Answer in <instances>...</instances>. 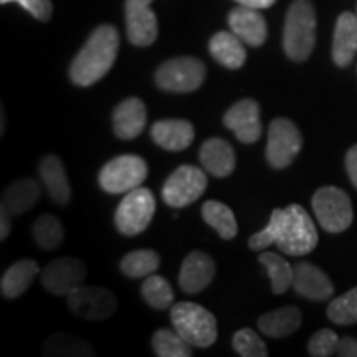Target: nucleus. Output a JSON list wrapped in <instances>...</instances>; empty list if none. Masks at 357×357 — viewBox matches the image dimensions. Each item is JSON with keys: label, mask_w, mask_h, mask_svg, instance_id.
Wrapping results in <instances>:
<instances>
[{"label": "nucleus", "mask_w": 357, "mask_h": 357, "mask_svg": "<svg viewBox=\"0 0 357 357\" xmlns=\"http://www.w3.org/2000/svg\"><path fill=\"white\" fill-rule=\"evenodd\" d=\"M199 159L205 171L213 177L225 178L235 171V151L222 137H211L200 146Z\"/></svg>", "instance_id": "obj_20"}, {"label": "nucleus", "mask_w": 357, "mask_h": 357, "mask_svg": "<svg viewBox=\"0 0 357 357\" xmlns=\"http://www.w3.org/2000/svg\"><path fill=\"white\" fill-rule=\"evenodd\" d=\"M336 352L341 357H357V341L354 337L339 339Z\"/></svg>", "instance_id": "obj_39"}, {"label": "nucleus", "mask_w": 357, "mask_h": 357, "mask_svg": "<svg viewBox=\"0 0 357 357\" xmlns=\"http://www.w3.org/2000/svg\"><path fill=\"white\" fill-rule=\"evenodd\" d=\"M346 169H347V174H349L351 182L354 184V187L357 189V144L347 151Z\"/></svg>", "instance_id": "obj_40"}, {"label": "nucleus", "mask_w": 357, "mask_h": 357, "mask_svg": "<svg viewBox=\"0 0 357 357\" xmlns=\"http://www.w3.org/2000/svg\"><path fill=\"white\" fill-rule=\"evenodd\" d=\"M229 26L236 37L250 47H261L266 42L268 26L258 8L240 6L229 13Z\"/></svg>", "instance_id": "obj_17"}, {"label": "nucleus", "mask_w": 357, "mask_h": 357, "mask_svg": "<svg viewBox=\"0 0 357 357\" xmlns=\"http://www.w3.org/2000/svg\"><path fill=\"white\" fill-rule=\"evenodd\" d=\"M303 137L300 129L287 118H276L268 128L266 160L273 169H287L300 154Z\"/></svg>", "instance_id": "obj_10"}, {"label": "nucleus", "mask_w": 357, "mask_h": 357, "mask_svg": "<svg viewBox=\"0 0 357 357\" xmlns=\"http://www.w3.org/2000/svg\"><path fill=\"white\" fill-rule=\"evenodd\" d=\"M147 123L146 105L139 98H128L113 111V129L119 139H136L144 131Z\"/></svg>", "instance_id": "obj_18"}, {"label": "nucleus", "mask_w": 357, "mask_h": 357, "mask_svg": "<svg viewBox=\"0 0 357 357\" xmlns=\"http://www.w3.org/2000/svg\"><path fill=\"white\" fill-rule=\"evenodd\" d=\"M147 177L146 160L134 154H124L111 159L101 169L98 182L106 194H128L137 187Z\"/></svg>", "instance_id": "obj_5"}, {"label": "nucleus", "mask_w": 357, "mask_h": 357, "mask_svg": "<svg viewBox=\"0 0 357 357\" xmlns=\"http://www.w3.org/2000/svg\"><path fill=\"white\" fill-rule=\"evenodd\" d=\"M234 349L243 357H266L268 349L253 329H240L234 336Z\"/></svg>", "instance_id": "obj_36"}, {"label": "nucleus", "mask_w": 357, "mask_h": 357, "mask_svg": "<svg viewBox=\"0 0 357 357\" xmlns=\"http://www.w3.org/2000/svg\"><path fill=\"white\" fill-rule=\"evenodd\" d=\"M208 52L213 60L229 70L242 68L247 60L243 42L234 32H218L211 38Z\"/></svg>", "instance_id": "obj_23"}, {"label": "nucleus", "mask_w": 357, "mask_h": 357, "mask_svg": "<svg viewBox=\"0 0 357 357\" xmlns=\"http://www.w3.org/2000/svg\"><path fill=\"white\" fill-rule=\"evenodd\" d=\"M339 337L333 329H321L307 342V352L314 357H329L337 351Z\"/></svg>", "instance_id": "obj_37"}, {"label": "nucleus", "mask_w": 357, "mask_h": 357, "mask_svg": "<svg viewBox=\"0 0 357 357\" xmlns=\"http://www.w3.org/2000/svg\"><path fill=\"white\" fill-rule=\"evenodd\" d=\"M155 212V199L153 192L146 187H137L128 192L118 205L114 213V223L119 234L126 236L139 235L153 222Z\"/></svg>", "instance_id": "obj_7"}, {"label": "nucleus", "mask_w": 357, "mask_h": 357, "mask_svg": "<svg viewBox=\"0 0 357 357\" xmlns=\"http://www.w3.org/2000/svg\"><path fill=\"white\" fill-rule=\"evenodd\" d=\"M17 2L19 6L25 8L30 15H33L37 20L48 22L52 17L53 6L52 0H0V3H10Z\"/></svg>", "instance_id": "obj_38"}, {"label": "nucleus", "mask_w": 357, "mask_h": 357, "mask_svg": "<svg viewBox=\"0 0 357 357\" xmlns=\"http://www.w3.org/2000/svg\"><path fill=\"white\" fill-rule=\"evenodd\" d=\"M155 84L169 93H190L202 86L205 65L194 56H178L164 61L154 75Z\"/></svg>", "instance_id": "obj_8"}, {"label": "nucleus", "mask_w": 357, "mask_h": 357, "mask_svg": "<svg viewBox=\"0 0 357 357\" xmlns=\"http://www.w3.org/2000/svg\"><path fill=\"white\" fill-rule=\"evenodd\" d=\"M207 184V176L202 169L184 164L167 177L162 187V200L174 208H184L202 197Z\"/></svg>", "instance_id": "obj_9"}, {"label": "nucleus", "mask_w": 357, "mask_h": 357, "mask_svg": "<svg viewBox=\"0 0 357 357\" xmlns=\"http://www.w3.org/2000/svg\"><path fill=\"white\" fill-rule=\"evenodd\" d=\"M68 307L79 318L88 321H102L114 314L118 301L109 289L82 284L68 296Z\"/></svg>", "instance_id": "obj_11"}, {"label": "nucleus", "mask_w": 357, "mask_h": 357, "mask_svg": "<svg viewBox=\"0 0 357 357\" xmlns=\"http://www.w3.org/2000/svg\"><path fill=\"white\" fill-rule=\"evenodd\" d=\"M160 265V257L154 250H136L121 260V271L129 278H146Z\"/></svg>", "instance_id": "obj_31"}, {"label": "nucleus", "mask_w": 357, "mask_h": 357, "mask_svg": "<svg viewBox=\"0 0 357 357\" xmlns=\"http://www.w3.org/2000/svg\"><path fill=\"white\" fill-rule=\"evenodd\" d=\"M202 218L223 240H231L236 236L238 225L229 205L218 200H208L202 205Z\"/></svg>", "instance_id": "obj_27"}, {"label": "nucleus", "mask_w": 357, "mask_h": 357, "mask_svg": "<svg viewBox=\"0 0 357 357\" xmlns=\"http://www.w3.org/2000/svg\"><path fill=\"white\" fill-rule=\"evenodd\" d=\"M316 43V12L310 0H293L283 30V50L293 61L310 58Z\"/></svg>", "instance_id": "obj_2"}, {"label": "nucleus", "mask_w": 357, "mask_h": 357, "mask_svg": "<svg viewBox=\"0 0 357 357\" xmlns=\"http://www.w3.org/2000/svg\"><path fill=\"white\" fill-rule=\"evenodd\" d=\"M40 199V185L33 178H19L7 187L2 197V207L12 215L32 211Z\"/></svg>", "instance_id": "obj_24"}, {"label": "nucleus", "mask_w": 357, "mask_h": 357, "mask_svg": "<svg viewBox=\"0 0 357 357\" xmlns=\"http://www.w3.org/2000/svg\"><path fill=\"white\" fill-rule=\"evenodd\" d=\"M43 356H95V352L82 339L55 334L43 344Z\"/></svg>", "instance_id": "obj_33"}, {"label": "nucleus", "mask_w": 357, "mask_h": 357, "mask_svg": "<svg viewBox=\"0 0 357 357\" xmlns=\"http://www.w3.org/2000/svg\"><path fill=\"white\" fill-rule=\"evenodd\" d=\"M139 2H142V3H149V6H151V3H153V0H139Z\"/></svg>", "instance_id": "obj_43"}, {"label": "nucleus", "mask_w": 357, "mask_h": 357, "mask_svg": "<svg viewBox=\"0 0 357 357\" xmlns=\"http://www.w3.org/2000/svg\"><path fill=\"white\" fill-rule=\"evenodd\" d=\"M40 178L52 200L58 205H66L71 199V185L65 166L56 155H45L40 162Z\"/></svg>", "instance_id": "obj_22"}, {"label": "nucleus", "mask_w": 357, "mask_h": 357, "mask_svg": "<svg viewBox=\"0 0 357 357\" xmlns=\"http://www.w3.org/2000/svg\"><path fill=\"white\" fill-rule=\"evenodd\" d=\"M215 278V261L207 253L195 252L189 253L182 263L178 273V284L182 291L189 294H197L208 287Z\"/></svg>", "instance_id": "obj_15"}, {"label": "nucleus", "mask_w": 357, "mask_h": 357, "mask_svg": "<svg viewBox=\"0 0 357 357\" xmlns=\"http://www.w3.org/2000/svg\"><path fill=\"white\" fill-rule=\"evenodd\" d=\"M119 50V33L113 25H101L89 35L88 42L70 65V79L86 88L100 82L113 68Z\"/></svg>", "instance_id": "obj_1"}, {"label": "nucleus", "mask_w": 357, "mask_h": 357, "mask_svg": "<svg viewBox=\"0 0 357 357\" xmlns=\"http://www.w3.org/2000/svg\"><path fill=\"white\" fill-rule=\"evenodd\" d=\"M283 218L284 208H275L265 229L250 236V248L255 250V252H263V250H266L270 245H276L281 235V230H283Z\"/></svg>", "instance_id": "obj_35"}, {"label": "nucleus", "mask_w": 357, "mask_h": 357, "mask_svg": "<svg viewBox=\"0 0 357 357\" xmlns=\"http://www.w3.org/2000/svg\"><path fill=\"white\" fill-rule=\"evenodd\" d=\"M357 53V17L351 12L339 15L333 38V60L341 68L351 65Z\"/></svg>", "instance_id": "obj_21"}, {"label": "nucleus", "mask_w": 357, "mask_h": 357, "mask_svg": "<svg viewBox=\"0 0 357 357\" xmlns=\"http://www.w3.org/2000/svg\"><path fill=\"white\" fill-rule=\"evenodd\" d=\"M328 318L341 326L357 323V287L331 301L328 306Z\"/></svg>", "instance_id": "obj_34"}, {"label": "nucleus", "mask_w": 357, "mask_h": 357, "mask_svg": "<svg viewBox=\"0 0 357 357\" xmlns=\"http://www.w3.org/2000/svg\"><path fill=\"white\" fill-rule=\"evenodd\" d=\"M12 222H10V212L7 208H0V240H6L10 235Z\"/></svg>", "instance_id": "obj_41"}, {"label": "nucleus", "mask_w": 357, "mask_h": 357, "mask_svg": "<svg viewBox=\"0 0 357 357\" xmlns=\"http://www.w3.org/2000/svg\"><path fill=\"white\" fill-rule=\"evenodd\" d=\"M258 260L266 266L268 276L271 280V289L275 294L287 293L293 287L294 270L283 257L273 252H263Z\"/></svg>", "instance_id": "obj_28"}, {"label": "nucleus", "mask_w": 357, "mask_h": 357, "mask_svg": "<svg viewBox=\"0 0 357 357\" xmlns=\"http://www.w3.org/2000/svg\"><path fill=\"white\" fill-rule=\"evenodd\" d=\"M235 2H238L240 6L258 8V10H261V8H268V7L273 6L276 0H235Z\"/></svg>", "instance_id": "obj_42"}, {"label": "nucleus", "mask_w": 357, "mask_h": 357, "mask_svg": "<svg viewBox=\"0 0 357 357\" xmlns=\"http://www.w3.org/2000/svg\"><path fill=\"white\" fill-rule=\"evenodd\" d=\"M301 326V312L296 306H284L266 312L258 319V328L266 336L281 339L296 333Z\"/></svg>", "instance_id": "obj_25"}, {"label": "nucleus", "mask_w": 357, "mask_h": 357, "mask_svg": "<svg viewBox=\"0 0 357 357\" xmlns=\"http://www.w3.org/2000/svg\"><path fill=\"white\" fill-rule=\"evenodd\" d=\"M312 211L319 225L329 234H341L351 227L354 211L349 195L337 187H321L312 195Z\"/></svg>", "instance_id": "obj_6"}, {"label": "nucleus", "mask_w": 357, "mask_h": 357, "mask_svg": "<svg viewBox=\"0 0 357 357\" xmlns=\"http://www.w3.org/2000/svg\"><path fill=\"white\" fill-rule=\"evenodd\" d=\"M171 321L192 347H208L217 341V319L204 306L190 301L177 303L171 307Z\"/></svg>", "instance_id": "obj_3"}, {"label": "nucleus", "mask_w": 357, "mask_h": 357, "mask_svg": "<svg viewBox=\"0 0 357 357\" xmlns=\"http://www.w3.org/2000/svg\"><path fill=\"white\" fill-rule=\"evenodd\" d=\"M151 137L162 149L178 153L192 144L195 137V129L185 119H162L153 124Z\"/></svg>", "instance_id": "obj_19"}, {"label": "nucleus", "mask_w": 357, "mask_h": 357, "mask_svg": "<svg viewBox=\"0 0 357 357\" xmlns=\"http://www.w3.org/2000/svg\"><path fill=\"white\" fill-rule=\"evenodd\" d=\"M293 289L300 296L312 301H324L334 294V284L321 268L312 263L300 261L293 266Z\"/></svg>", "instance_id": "obj_16"}, {"label": "nucleus", "mask_w": 357, "mask_h": 357, "mask_svg": "<svg viewBox=\"0 0 357 357\" xmlns=\"http://www.w3.org/2000/svg\"><path fill=\"white\" fill-rule=\"evenodd\" d=\"M318 240V231L310 213L298 204L288 205L284 208L283 230L276 242L280 252L289 257L307 255L316 248Z\"/></svg>", "instance_id": "obj_4"}, {"label": "nucleus", "mask_w": 357, "mask_h": 357, "mask_svg": "<svg viewBox=\"0 0 357 357\" xmlns=\"http://www.w3.org/2000/svg\"><path fill=\"white\" fill-rule=\"evenodd\" d=\"M223 124L234 131L236 139L243 144H253L261 137L263 126L260 121V105L255 100H240L223 116Z\"/></svg>", "instance_id": "obj_13"}, {"label": "nucleus", "mask_w": 357, "mask_h": 357, "mask_svg": "<svg viewBox=\"0 0 357 357\" xmlns=\"http://www.w3.org/2000/svg\"><path fill=\"white\" fill-rule=\"evenodd\" d=\"M141 293L144 301L154 310L164 311L172 307L174 303V291L172 287L169 284V281L166 278L159 275H149L146 276L144 283L141 287Z\"/></svg>", "instance_id": "obj_30"}, {"label": "nucleus", "mask_w": 357, "mask_h": 357, "mask_svg": "<svg viewBox=\"0 0 357 357\" xmlns=\"http://www.w3.org/2000/svg\"><path fill=\"white\" fill-rule=\"evenodd\" d=\"M153 349L159 357H190L192 346L176 329H159L153 336Z\"/></svg>", "instance_id": "obj_32"}, {"label": "nucleus", "mask_w": 357, "mask_h": 357, "mask_svg": "<svg viewBox=\"0 0 357 357\" xmlns=\"http://www.w3.org/2000/svg\"><path fill=\"white\" fill-rule=\"evenodd\" d=\"M126 15V33L134 47H149L158 38V17L149 3L139 0H126L124 6Z\"/></svg>", "instance_id": "obj_14"}, {"label": "nucleus", "mask_w": 357, "mask_h": 357, "mask_svg": "<svg viewBox=\"0 0 357 357\" xmlns=\"http://www.w3.org/2000/svg\"><path fill=\"white\" fill-rule=\"evenodd\" d=\"M86 278V266L79 258L61 257L42 270V284L56 296H68Z\"/></svg>", "instance_id": "obj_12"}, {"label": "nucleus", "mask_w": 357, "mask_h": 357, "mask_svg": "<svg viewBox=\"0 0 357 357\" xmlns=\"http://www.w3.org/2000/svg\"><path fill=\"white\" fill-rule=\"evenodd\" d=\"M40 268L33 260H20L8 268L0 281V291L3 298L13 300L26 291L32 284L35 276L38 275Z\"/></svg>", "instance_id": "obj_26"}, {"label": "nucleus", "mask_w": 357, "mask_h": 357, "mask_svg": "<svg viewBox=\"0 0 357 357\" xmlns=\"http://www.w3.org/2000/svg\"><path fill=\"white\" fill-rule=\"evenodd\" d=\"M35 243L45 252H52L63 242V225L55 215H40L32 227Z\"/></svg>", "instance_id": "obj_29"}]
</instances>
